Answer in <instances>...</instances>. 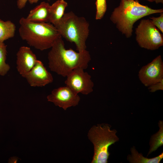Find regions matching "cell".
Returning <instances> with one entry per match:
<instances>
[{"instance_id":"obj_1","label":"cell","mask_w":163,"mask_h":163,"mask_svg":"<svg viewBox=\"0 0 163 163\" xmlns=\"http://www.w3.org/2000/svg\"><path fill=\"white\" fill-rule=\"evenodd\" d=\"M48 54L49 67L50 70L63 77L74 69L88 67L91 59L89 51L77 52L66 49L62 37L57 39Z\"/></svg>"},{"instance_id":"obj_2","label":"cell","mask_w":163,"mask_h":163,"mask_svg":"<svg viewBox=\"0 0 163 163\" xmlns=\"http://www.w3.org/2000/svg\"><path fill=\"white\" fill-rule=\"evenodd\" d=\"M162 12L163 8L153 9L141 4L138 1L120 0L119 5L112 12L110 19L118 30L128 38L132 36L134 24L137 21L151 14Z\"/></svg>"},{"instance_id":"obj_3","label":"cell","mask_w":163,"mask_h":163,"mask_svg":"<svg viewBox=\"0 0 163 163\" xmlns=\"http://www.w3.org/2000/svg\"><path fill=\"white\" fill-rule=\"evenodd\" d=\"M19 35L30 46L41 51L51 48L56 40L62 37L52 24L30 21L24 17L19 21Z\"/></svg>"},{"instance_id":"obj_4","label":"cell","mask_w":163,"mask_h":163,"mask_svg":"<svg viewBox=\"0 0 163 163\" xmlns=\"http://www.w3.org/2000/svg\"><path fill=\"white\" fill-rule=\"evenodd\" d=\"M53 24L62 37L75 43L78 52L86 50V43L89 34V24L84 17H79L71 11L64 13Z\"/></svg>"},{"instance_id":"obj_5","label":"cell","mask_w":163,"mask_h":163,"mask_svg":"<svg viewBox=\"0 0 163 163\" xmlns=\"http://www.w3.org/2000/svg\"><path fill=\"white\" fill-rule=\"evenodd\" d=\"M111 126L106 123L93 126L89 130L88 136L94 145V153L91 163H107L110 154L109 147L118 142L117 131L111 130Z\"/></svg>"},{"instance_id":"obj_6","label":"cell","mask_w":163,"mask_h":163,"mask_svg":"<svg viewBox=\"0 0 163 163\" xmlns=\"http://www.w3.org/2000/svg\"><path fill=\"white\" fill-rule=\"evenodd\" d=\"M136 39L141 48L155 50L163 45L162 34L150 19H142L135 29Z\"/></svg>"},{"instance_id":"obj_7","label":"cell","mask_w":163,"mask_h":163,"mask_svg":"<svg viewBox=\"0 0 163 163\" xmlns=\"http://www.w3.org/2000/svg\"><path fill=\"white\" fill-rule=\"evenodd\" d=\"M81 68L75 69L66 76V86L76 93L88 95L93 91L94 84L91 76Z\"/></svg>"},{"instance_id":"obj_8","label":"cell","mask_w":163,"mask_h":163,"mask_svg":"<svg viewBox=\"0 0 163 163\" xmlns=\"http://www.w3.org/2000/svg\"><path fill=\"white\" fill-rule=\"evenodd\" d=\"M138 76L142 83L146 87L163 79V62L161 55L142 67L139 72Z\"/></svg>"},{"instance_id":"obj_9","label":"cell","mask_w":163,"mask_h":163,"mask_svg":"<svg viewBox=\"0 0 163 163\" xmlns=\"http://www.w3.org/2000/svg\"><path fill=\"white\" fill-rule=\"evenodd\" d=\"M47 99L48 101L53 102L55 106L64 110L76 106L80 100L78 94L66 85L53 89L47 96Z\"/></svg>"},{"instance_id":"obj_10","label":"cell","mask_w":163,"mask_h":163,"mask_svg":"<svg viewBox=\"0 0 163 163\" xmlns=\"http://www.w3.org/2000/svg\"><path fill=\"white\" fill-rule=\"evenodd\" d=\"M31 87H42L52 83L53 78L40 60H37L34 66L29 72L21 76Z\"/></svg>"},{"instance_id":"obj_11","label":"cell","mask_w":163,"mask_h":163,"mask_svg":"<svg viewBox=\"0 0 163 163\" xmlns=\"http://www.w3.org/2000/svg\"><path fill=\"white\" fill-rule=\"evenodd\" d=\"M16 68L21 76L30 71L37 59L30 48L26 46L21 47L16 54Z\"/></svg>"},{"instance_id":"obj_12","label":"cell","mask_w":163,"mask_h":163,"mask_svg":"<svg viewBox=\"0 0 163 163\" xmlns=\"http://www.w3.org/2000/svg\"><path fill=\"white\" fill-rule=\"evenodd\" d=\"M50 6L47 2H41L30 11L26 19L34 22H49Z\"/></svg>"},{"instance_id":"obj_13","label":"cell","mask_w":163,"mask_h":163,"mask_svg":"<svg viewBox=\"0 0 163 163\" xmlns=\"http://www.w3.org/2000/svg\"><path fill=\"white\" fill-rule=\"evenodd\" d=\"M131 154L129 155L127 160L131 163H159L163 158V152L153 158H148L139 153L135 147L130 149Z\"/></svg>"},{"instance_id":"obj_14","label":"cell","mask_w":163,"mask_h":163,"mask_svg":"<svg viewBox=\"0 0 163 163\" xmlns=\"http://www.w3.org/2000/svg\"><path fill=\"white\" fill-rule=\"evenodd\" d=\"M67 6V3L64 0H58L50 5L49 22L53 24L59 20Z\"/></svg>"},{"instance_id":"obj_15","label":"cell","mask_w":163,"mask_h":163,"mask_svg":"<svg viewBox=\"0 0 163 163\" xmlns=\"http://www.w3.org/2000/svg\"><path fill=\"white\" fill-rule=\"evenodd\" d=\"M15 24L10 20L4 21L0 19V42L14 37L16 30Z\"/></svg>"},{"instance_id":"obj_16","label":"cell","mask_w":163,"mask_h":163,"mask_svg":"<svg viewBox=\"0 0 163 163\" xmlns=\"http://www.w3.org/2000/svg\"><path fill=\"white\" fill-rule=\"evenodd\" d=\"M159 129L156 133L152 135L149 141L150 148L147 156L155 151L163 145V121L159 120L158 123Z\"/></svg>"},{"instance_id":"obj_17","label":"cell","mask_w":163,"mask_h":163,"mask_svg":"<svg viewBox=\"0 0 163 163\" xmlns=\"http://www.w3.org/2000/svg\"><path fill=\"white\" fill-rule=\"evenodd\" d=\"M7 46L0 42V75L4 76L10 69V66L6 63L7 55Z\"/></svg>"},{"instance_id":"obj_18","label":"cell","mask_w":163,"mask_h":163,"mask_svg":"<svg viewBox=\"0 0 163 163\" xmlns=\"http://www.w3.org/2000/svg\"><path fill=\"white\" fill-rule=\"evenodd\" d=\"M95 5L96 9L95 19L97 20L101 19L107 10L106 0H96Z\"/></svg>"},{"instance_id":"obj_19","label":"cell","mask_w":163,"mask_h":163,"mask_svg":"<svg viewBox=\"0 0 163 163\" xmlns=\"http://www.w3.org/2000/svg\"><path fill=\"white\" fill-rule=\"evenodd\" d=\"M159 16L157 17H152L150 18V20L162 33H163V12L160 13Z\"/></svg>"},{"instance_id":"obj_20","label":"cell","mask_w":163,"mask_h":163,"mask_svg":"<svg viewBox=\"0 0 163 163\" xmlns=\"http://www.w3.org/2000/svg\"><path fill=\"white\" fill-rule=\"evenodd\" d=\"M148 87V89L151 92H154L159 90H163V79L161 81L149 86Z\"/></svg>"},{"instance_id":"obj_21","label":"cell","mask_w":163,"mask_h":163,"mask_svg":"<svg viewBox=\"0 0 163 163\" xmlns=\"http://www.w3.org/2000/svg\"><path fill=\"white\" fill-rule=\"evenodd\" d=\"M28 1V0H18L17 3L18 8L20 9L23 8Z\"/></svg>"},{"instance_id":"obj_22","label":"cell","mask_w":163,"mask_h":163,"mask_svg":"<svg viewBox=\"0 0 163 163\" xmlns=\"http://www.w3.org/2000/svg\"><path fill=\"white\" fill-rule=\"evenodd\" d=\"M39 0H28V1L30 4H33L36 3L38 2ZM48 1H50V0H47Z\"/></svg>"},{"instance_id":"obj_23","label":"cell","mask_w":163,"mask_h":163,"mask_svg":"<svg viewBox=\"0 0 163 163\" xmlns=\"http://www.w3.org/2000/svg\"><path fill=\"white\" fill-rule=\"evenodd\" d=\"M154 2H155L157 3H163V0H153Z\"/></svg>"},{"instance_id":"obj_24","label":"cell","mask_w":163,"mask_h":163,"mask_svg":"<svg viewBox=\"0 0 163 163\" xmlns=\"http://www.w3.org/2000/svg\"><path fill=\"white\" fill-rule=\"evenodd\" d=\"M133 0L136 1H138V0ZM147 0L148 1L150 2H154L153 0Z\"/></svg>"}]
</instances>
